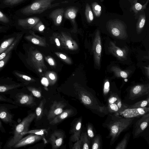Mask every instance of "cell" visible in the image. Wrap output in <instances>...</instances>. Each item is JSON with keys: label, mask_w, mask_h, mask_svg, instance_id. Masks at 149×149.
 Listing matches in <instances>:
<instances>
[{"label": "cell", "mask_w": 149, "mask_h": 149, "mask_svg": "<svg viewBox=\"0 0 149 149\" xmlns=\"http://www.w3.org/2000/svg\"><path fill=\"white\" fill-rule=\"evenodd\" d=\"M36 117L35 113H30L20 123L17 124L12 128L13 131L9 132L13 135L9 138L2 148L12 149L13 146L22 138V133L29 130L31 124Z\"/></svg>", "instance_id": "1"}, {"label": "cell", "mask_w": 149, "mask_h": 149, "mask_svg": "<svg viewBox=\"0 0 149 149\" xmlns=\"http://www.w3.org/2000/svg\"><path fill=\"white\" fill-rule=\"evenodd\" d=\"M110 121L105 123L109 130L108 138L111 139L110 144L112 145L117 139L120 134L129 127L133 119L117 116H111Z\"/></svg>", "instance_id": "2"}, {"label": "cell", "mask_w": 149, "mask_h": 149, "mask_svg": "<svg viewBox=\"0 0 149 149\" xmlns=\"http://www.w3.org/2000/svg\"><path fill=\"white\" fill-rule=\"evenodd\" d=\"M18 88L10 91L9 97L13 101V104L19 107H31L36 105L33 95L25 91L24 88Z\"/></svg>", "instance_id": "3"}, {"label": "cell", "mask_w": 149, "mask_h": 149, "mask_svg": "<svg viewBox=\"0 0 149 149\" xmlns=\"http://www.w3.org/2000/svg\"><path fill=\"white\" fill-rule=\"evenodd\" d=\"M55 0H37L30 5L22 8L20 12L26 15H31L42 13L52 7V3Z\"/></svg>", "instance_id": "4"}, {"label": "cell", "mask_w": 149, "mask_h": 149, "mask_svg": "<svg viewBox=\"0 0 149 149\" xmlns=\"http://www.w3.org/2000/svg\"><path fill=\"white\" fill-rule=\"evenodd\" d=\"M18 107V106L11 103H0V119L12 128L17 123L14 120V114L12 113L11 110Z\"/></svg>", "instance_id": "5"}, {"label": "cell", "mask_w": 149, "mask_h": 149, "mask_svg": "<svg viewBox=\"0 0 149 149\" xmlns=\"http://www.w3.org/2000/svg\"><path fill=\"white\" fill-rule=\"evenodd\" d=\"M108 29L113 36L118 39H124L127 37L125 26L120 21H109L108 24Z\"/></svg>", "instance_id": "6"}, {"label": "cell", "mask_w": 149, "mask_h": 149, "mask_svg": "<svg viewBox=\"0 0 149 149\" xmlns=\"http://www.w3.org/2000/svg\"><path fill=\"white\" fill-rule=\"evenodd\" d=\"M25 86L22 83L13 80L12 78L2 77L0 78V94L8 95L12 90Z\"/></svg>", "instance_id": "7"}, {"label": "cell", "mask_w": 149, "mask_h": 149, "mask_svg": "<svg viewBox=\"0 0 149 149\" xmlns=\"http://www.w3.org/2000/svg\"><path fill=\"white\" fill-rule=\"evenodd\" d=\"M149 111V108L147 107L137 108H127L114 113V115L126 118H132L142 116L148 113Z\"/></svg>", "instance_id": "8"}, {"label": "cell", "mask_w": 149, "mask_h": 149, "mask_svg": "<svg viewBox=\"0 0 149 149\" xmlns=\"http://www.w3.org/2000/svg\"><path fill=\"white\" fill-rule=\"evenodd\" d=\"M94 62L98 67L100 66V60L102 50L101 40L100 31L96 32L93 46Z\"/></svg>", "instance_id": "9"}, {"label": "cell", "mask_w": 149, "mask_h": 149, "mask_svg": "<svg viewBox=\"0 0 149 149\" xmlns=\"http://www.w3.org/2000/svg\"><path fill=\"white\" fill-rule=\"evenodd\" d=\"M108 50L110 53L120 60L124 61L127 59L129 49L126 46L120 48L117 47L114 42L110 41Z\"/></svg>", "instance_id": "10"}, {"label": "cell", "mask_w": 149, "mask_h": 149, "mask_svg": "<svg viewBox=\"0 0 149 149\" xmlns=\"http://www.w3.org/2000/svg\"><path fill=\"white\" fill-rule=\"evenodd\" d=\"M149 85L141 84L136 85L130 89L129 98L132 100L147 95L149 93Z\"/></svg>", "instance_id": "11"}, {"label": "cell", "mask_w": 149, "mask_h": 149, "mask_svg": "<svg viewBox=\"0 0 149 149\" xmlns=\"http://www.w3.org/2000/svg\"><path fill=\"white\" fill-rule=\"evenodd\" d=\"M43 139L40 135L30 134L22 138L12 147V149H16L24 147L39 141Z\"/></svg>", "instance_id": "12"}, {"label": "cell", "mask_w": 149, "mask_h": 149, "mask_svg": "<svg viewBox=\"0 0 149 149\" xmlns=\"http://www.w3.org/2000/svg\"><path fill=\"white\" fill-rule=\"evenodd\" d=\"M149 122L148 113L142 116L136 123L133 132L134 137L135 138L141 133L147 127Z\"/></svg>", "instance_id": "13"}, {"label": "cell", "mask_w": 149, "mask_h": 149, "mask_svg": "<svg viewBox=\"0 0 149 149\" xmlns=\"http://www.w3.org/2000/svg\"><path fill=\"white\" fill-rule=\"evenodd\" d=\"M66 105V104L62 101H54L49 111L47 119L50 120L53 119L56 116L61 113Z\"/></svg>", "instance_id": "14"}, {"label": "cell", "mask_w": 149, "mask_h": 149, "mask_svg": "<svg viewBox=\"0 0 149 149\" xmlns=\"http://www.w3.org/2000/svg\"><path fill=\"white\" fill-rule=\"evenodd\" d=\"M64 138V134L61 131H56L50 135L49 141L53 149H56L62 145Z\"/></svg>", "instance_id": "15"}, {"label": "cell", "mask_w": 149, "mask_h": 149, "mask_svg": "<svg viewBox=\"0 0 149 149\" xmlns=\"http://www.w3.org/2000/svg\"><path fill=\"white\" fill-rule=\"evenodd\" d=\"M21 33L15 32L4 36L0 43V54L11 45Z\"/></svg>", "instance_id": "16"}, {"label": "cell", "mask_w": 149, "mask_h": 149, "mask_svg": "<svg viewBox=\"0 0 149 149\" xmlns=\"http://www.w3.org/2000/svg\"><path fill=\"white\" fill-rule=\"evenodd\" d=\"M40 19L36 17H32L25 19H20L17 21L18 25L24 29L32 27L40 21Z\"/></svg>", "instance_id": "17"}, {"label": "cell", "mask_w": 149, "mask_h": 149, "mask_svg": "<svg viewBox=\"0 0 149 149\" xmlns=\"http://www.w3.org/2000/svg\"><path fill=\"white\" fill-rule=\"evenodd\" d=\"M82 124V119L80 118L74 124L72 129V135L70 137V140L74 142L80 139Z\"/></svg>", "instance_id": "18"}, {"label": "cell", "mask_w": 149, "mask_h": 149, "mask_svg": "<svg viewBox=\"0 0 149 149\" xmlns=\"http://www.w3.org/2000/svg\"><path fill=\"white\" fill-rule=\"evenodd\" d=\"M73 113V111L72 109H67L60 114L56 116L49 123L51 125H54L57 124L63 120L69 117Z\"/></svg>", "instance_id": "19"}, {"label": "cell", "mask_w": 149, "mask_h": 149, "mask_svg": "<svg viewBox=\"0 0 149 149\" xmlns=\"http://www.w3.org/2000/svg\"><path fill=\"white\" fill-rule=\"evenodd\" d=\"M64 11L63 8H60L53 10L49 14V17L53 20L54 23L58 25L62 21Z\"/></svg>", "instance_id": "20"}, {"label": "cell", "mask_w": 149, "mask_h": 149, "mask_svg": "<svg viewBox=\"0 0 149 149\" xmlns=\"http://www.w3.org/2000/svg\"><path fill=\"white\" fill-rule=\"evenodd\" d=\"M23 33L21 32L11 45L0 54V61L4 58L10 52L16 50L23 36Z\"/></svg>", "instance_id": "21"}, {"label": "cell", "mask_w": 149, "mask_h": 149, "mask_svg": "<svg viewBox=\"0 0 149 149\" xmlns=\"http://www.w3.org/2000/svg\"><path fill=\"white\" fill-rule=\"evenodd\" d=\"M78 9L74 7H71L68 8L64 13V16L67 19L73 22L75 21Z\"/></svg>", "instance_id": "22"}, {"label": "cell", "mask_w": 149, "mask_h": 149, "mask_svg": "<svg viewBox=\"0 0 149 149\" xmlns=\"http://www.w3.org/2000/svg\"><path fill=\"white\" fill-rule=\"evenodd\" d=\"M111 70L114 72L115 75L118 77L126 78L129 74V72L128 71L123 70L117 66L112 67Z\"/></svg>", "instance_id": "23"}, {"label": "cell", "mask_w": 149, "mask_h": 149, "mask_svg": "<svg viewBox=\"0 0 149 149\" xmlns=\"http://www.w3.org/2000/svg\"><path fill=\"white\" fill-rule=\"evenodd\" d=\"M80 140L81 144V148L83 149L89 148L90 140L86 132H82L81 134Z\"/></svg>", "instance_id": "24"}, {"label": "cell", "mask_w": 149, "mask_h": 149, "mask_svg": "<svg viewBox=\"0 0 149 149\" xmlns=\"http://www.w3.org/2000/svg\"><path fill=\"white\" fill-rule=\"evenodd\" d=\"M79 97L81 102L87 106H90L92 103V101L88 94L81 92L78 94Z\"/></svg>", "instance_id": "25"}, {"label": "cell", "mask_w": 149, "mask_h": 149, "mask_svg": "<svg viewBox=\"0 0 149 149\" xmlns=\"http://www.w3.org/2000/svg\"><path fill=\"white\" fill-rule=\"evenodd\" d=\"M45 100L44 99L41 100L39 106L36 109V119L37 120L41 119L42 117L43 113L44 105L45 103Z\"/></svg>", "instance_id": "26"}, {"label": "cell", "mask_w": 149, "mask_h": 149, "mask_svg": "<svg viewBox=\"0 0 149 149\" xmlns=\"http://www.w3.org/2000/svg\"><path fill=\"white\" fill-rule=\"evenodd\" d=\"M149 102V99L148 97L146 100L139 101L132 105H127V108H137L144 107H146L148 105Z\"/></svg>", "instance_id": "27"}, {"label": "cell", "mask_w": 149, "mask_h": 149, "mask_svg": "<svg viewBox=\"0 0 149 149\" xmlns=\"http://www.w3.org/2000/svg\"><path fill=\"white\" fill-rule=\"evenodd\" d=\"M130 136V134L127 133L125 134L122 141L117 145L116 149H125L127 146Z\"/></svg>", "instance_id": "28"}, {"label": "cell", "mask_w": 149, "mask_h": 149, "mask_svg": "<svg viewBox=\"0 0 149 149\" xmlns=\"http://www.w3.org/2000/svg\"><path fill=\"white\" fill-rule=\"evenodd\" d=\"M85 14L86 19L88 22H91L93 19L94 17L92 11L88 4L86 5Z\"/></svg>", "instance_id": "29"}, {"label": "cell", "mask_w": 149, "mask_h": 149, "mask_svg": "<svg viewBox=\"0 0 149 149\" xmlns=\"http://www.w3.org/2000/svg\"><path fill=\"white\" fill-rule=\"evenodd\" d=\"M46 133H47V131L46 129L34 130H28L27 131L24 132L22 133V134L23 136L24 135L27 134H33L40 135L43 138L44 137V136Z\"/></svg>", "instance_id": "30"}, {"label": "cell", "mask_w": 149, "mask_h": 149, "mask_svg": "<svg viewBox=\"0 0 149 149\" xmlns=\"http://www.w3.org/2000/svg\"><path fill=\"white\" fill-rule=\"evenodd\" d=\"M146 17L144 15H141L139 19V21L137 25V31L138 33H139L143 27L145 23Z\"/></svg>", "instance_id": "31"}, {"label": "cell", "mask_w": 149, "mask_h": 149, "mask_svg": "<svg viewBox=\"0 0 149 149\" xmlns=\"http://www.w3.org/2000/svg\"><path fill=\"white\" fill-rule=\"evenodd\" d=\"M13 51L9 52L3 59L0 61V71L6 65L11 58Z\"/></svg>", "instance_id": "32"}, {"label": "cell", "mask_w": 149, "mask_h": 149, "mask_svg": "<svg viewBox=\"0 0 149 149\" xmlns=\"http://www.w3.org/2000/svg\"><path fill=\"white\" fill-rule=\"evenodd\" d=\"M101 142L100 136L97 135L93 139L92 149H100V148Z\"/></svg>", "instance_id": "33"}, {"label": "cell", "mask_w": 149, "mask_h": 149, "mask_svg": "<svg viewBox=\"0 0 149 149\" xmlns=\"http://www.w3.org/2000/svg\"><path fill=\"white\" fill-rule=\"evenodd\" d=\"M92 6L95 15L97 17H99L102 12L101 6L96 2L93 3Z\"/></svg>", "instance_id": "34"}, {"label": "cell", "mask_w": 149, "mask_h": 149, "mask_svg": "<svg viewBox=\"0 0 149 149\" xmlns=\"http://www.w3.org/2000/svg\"><path fill=\"white\" fill-rule=\"evenodd\" d=\"M26 89L35 97L38 98L41 97L42 94L41 93L37 90L30 86L26 87Z\"/></svg>", "instance_id": "35"}, {"label": "cell", "mask_w": 149, "mask_h": 149, "mask_svg": "<svg viewBox=\"0 0 149 149\" xmlns=\"http://www.w3.org/2000/svg\"><path fill=\"white\" fill-rule=\"evenodd\" d=\"M107 109L109 112L114 113L118 112L119 110L116 103L108 104Z\"/></svg>", "instance_id": "36"}, {"label": "cell", "mask_w": 149, "mask_h": 149, "mask_svg": "<svg viewBox=\"0 0 149 149\" xmlns=\"http://www.w3.org/2000/svg\"><path fill=\"white\" fill-rule=\"evenodd\" d=\"M110 89V83L108 79H107L104 81L103 89V93L104 96L107 95L109 92Z\"/></svg>", "instance_id": "37"}, {"label": "cell", "mask_w": 149, "mask_h": 149, "mask_svg": "<svg viewBox=\"0 0 149 149\" xmlns=\"http://www.w3.org/2000/svg\"><path fill=\"white\" fill-rule=\"evenodd\" d=\"M119 98V96L116 94H111L110 97L108 100V104L115 103Z\"/></svg>", "instance_id": "38"}, {"label": "cell", "mask_w": 149, "mask_h": 149, "mask_svg": "<svg viewBox=\"0 0 149 149\" xmlns=\"http://www.w3.org/2000/svg\"><path fill=\"white\" fill-rule=\"evenodd\" d=\"M24 0H4V3L7 5L13 6L18 4Z\"/></svg>", "instance_id": "39"}, {"label": "cell", "mask_w": 149, "mask_h": 149, "mask_svg": "<svg viewBox=\"0 0 149 149\" xmlns=\"http://www.w3.org/2000/svg\"><path fill=\"white\" fill-rule=\"evenodd\" d=\"M1 102L13 103V100L10 97H6L5 95L0 94V102Z\"/></svg>", "instance_id": "40"}, {"label": "cell", "mask_w": 149, "mask_h": 149, "mask_svg": "<svg viewBox=\"0 0 149 149\" xmlns=\"http://www.w3.org/2000/svg\"><path fill=\"white\" fill-rule=\"evenodd\" d=\"M87 134L89 137L92 138L94 137V134L93 130V127L90 123H88L87 127Z\"/></svg>", "instance_id": "41"}, {"label": "cell", "mask_w": 149, "mask_h": 149, "mask_svg": "<svg viewBox=\"0 0 149 149\" xmlns=\"http://www.w3.org/2000/svg\"><path fill=\"white\" fill-rule=\"evenodd\" d=\"M9 21V19L8 17L0 11V22L7 23Z\"/></svg>", "instance_id": "42"}, {"label": "cell", "mask_w": 149, "mask_h": 149, "mask_svg": "<svg viewBox=\"0 0 149 149\" xmlns=\"http://www.w3.org/2000/svg\"><path fill=\"white\" fill-rule=\"evenodd\" d=\"M115 103L117 105L119 109V111H121L125 108H127V105L124 104L123 103L120 98L118 99V100L115 102Z\"/></svg>", "instance_id": "43"}, {"label": "cell", "mask_w": 149, "mask_h": 149, "mask_svg": "<svg viewBox=\"0 0 149 149\" xmlns=\"http://www.w3.org/2000/svg\"><path fill=\"white\" fill-rule=\"evenodd\" d=\"M76 142L73 145L72 149H81V144L80 139L76 141Z\"/></svg>", "instance_id": "44"}, {"label": "cell", "mask_w": 149, "mask_h": 149, "mask_svg": "<svg viewBox=\"0 0 149 149\" xmlns=\"http://www.w3.org/2000/svg\"><path fill=\"white\" fill-rule=\"evenodd\" d=\"M8 29L7 26H0V33H6Z\"/></svg>", "instance_id": "45"}, {"label": "cell", "mask_w": 149, "mask_h": 149, "mask_svg": "<svg viewBox=\"0 0 149 149\" xmlns=\"http://www.w3.org/2000/svg\"><path fill=\"white\" fill-rule=\"evenodd\" d=\"M134 8L136 10H140L142 8V6L140 3H137L134 5Z\"/></svg>", "instance_id": "46"}, {"label": "cell", "mask_w": 149, "mask_h": 149, "mask_svg": "<svg viewBox=\"0 0 149 149\" xmlns=\"http://www.w3.org/2000/svg\"><path fill=\"white\" fill-rule=\"evenodd\" d=\"M0 131L2 133H6V130L0 120Z\"/></svg>", "instance_id": "47"}, {"label": "cell", "mask_w": 149, "mask_h": 149, "mask_svg": "<svg viewBox=\"0 0 149 149\" xmlns=\"http://www.w3.org/2000/svg\"><path fill=\"white\" fill-rule=\"evenodd\" d=\"M66 45L69 49H71L73 48L72 42L70 40H68L67 41Z\"/></svg>", "instance_id": "48"}, {"label": "cell", "mask_w": 149, "mask_h": 149, "mask_svg": "<svg viewBox=\"0 0 149 149\" xmlns=\"http://www.w3.org/2000/svg\"><path fill=\"white\" fill-rule=\"evenodd\" d=\"M35 57L37 60L40 61L42 59V56L41 54L38 53L36 54Z\"/></svg>", "instance_id": "49"}, {"label": "cell", "mask_w": 149, "mask_h": 149, "mask_svg": "<svg viewBox=\"0 0 149 149\" xmlns=\"http://www.w3.org/2000/svg\"><path fill=\"white\" fill-rule=\"evenodd\" d=\"M31 41L33 44H38L39 43V40L35 38H32L31 39Z\"/></svg>", "instance_id": "50"}, {"label": "cell", "mask_w": 149, "mask_h": 149, "mask_svg": "<svg viewBox=\"0 0 149 149\" xmlns=\"http://www.w3.org/2000/svg\"><path fill=\"white\" fill-rule=\"evenodd\" d=\"M49 63L51 65H54V62L53 59L51 58H49L48 59Z\"/></svg>", "instance_id": "51"}, {"label": "cell", "mask_w": 149, "mask_h": 149, "mask_svg": "<svg viewBox=\"0 0 149 149\" xmlns=\"http://www.w3.org/2000/svg\"><path fill=\"white\" fill-rule=\"evenodd\" d=\"M144 68L145 69V70L146 72V73L147 74V75L148 77V78H149V66L148 67L146 66H144Z\"/></svg>", "instance_id": "52"}, {"label": "cell", "mask_w": 149, "mask_h": 149, "mask_svg": "<svg viewBox=\"0 0 149 149\" xmlns=\"http://www.w3.org/2000/svg\"><path fill=\"white\" fill-rule=\"evenodd\" d=\"M49 78L52 80H54L55 78L54 75L52 73H50L49 74Z\"/></svg>", "instance_id": "53"}, {"label": "cell", "mask_w": 149, "mask_h": 149, "mask_svg": "<svg viewBox=\"0 0 149 149\" xmlns=\"http://www.w3.org/2000/svg\"><path fill=\"white\" fill-rule=\"evenodd\" d=\"M45 28V26L43 24H41L38 28L39 30L40 31H43Z\"/></svg>", "instance_id": "54"}, {"label": "cell", "mask_w": 149, "mask_h": 149, "mask_svg": "<svg viewBox=\"0 0 149 149\" xmlns=\"http://www.w3.org/2000/svg\"><path fill=\"white\" fill-rule=\"evenodd\" d=\"M60 57L61 58L63 59H66V57L65 55L63 54H60Z\"/></svg>", "instance_id": "55"}, {"label": "cell", "mask_w": 149, "mask_h": 149, "mask_svg": "<svg viewBox=\"0 0 149 149\" xmlns=\"http://www.w3.org/2000/svg\"><path fill=\"white\" fill-rule=\"evenodd\" d=\"M55 42H56V44L58 46H60V42H59V40H58V38H56L55 39Z\"/></svg>", "instance_id": "56"}, {"label": "cell", "mask_w": 149, "mask_h": 149, "mask_svg": "<svg viewBox=\"0 0 149 149\" xmlns=\"http://www.w3.org/2000/svg\"><path fill=\"white\" fill-rule=\"evenodd\" d=\"M3 144V142L1 141V138L0 137V149L2 148V146Z\"/></svg>", "instance_id": "57"}, {"label": "cell", "mask_w": 149, "mask_h": 149, "mask_svg": "<svg viewBox=\"0 0 149 149\" xmlns=\"http://www.w3.org/2000/svg\"><path fill=\"white\" fill-rule=\"evenodd\" d=\"M2 39H3V38H2V39H0V43H1V42L2 41Z\"/></svg>", "instance_id": "58"}]
</instances>
